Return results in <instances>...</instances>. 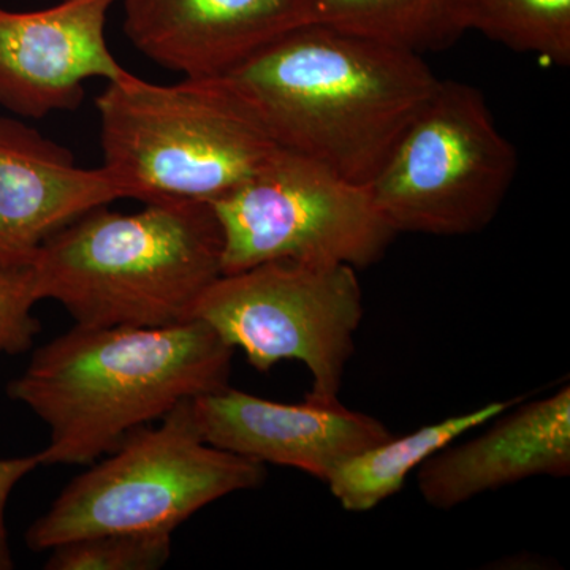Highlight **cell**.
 <instances>
[{
	"label": "cell",
	"mask_w": 570,
	"mask_h": 570,
	"mask_svg": "<svg viewBox=\"0 0 570 570\" xmlns=\"http://www.w3.org/2000/svg\"><path fill=\"white\" fill-rule=\"evenodd\" d=\"M209 78L276 148L362 186L439 85L417 52L317 22Z\"/></svg>",
	"instance_id": "obj_1"
},
{
	"label": "cell",
	"mask_w": 570,
	"mask_h": 570,
	"mask_svg": "<svg viewBox=\"0 0 570 570\" xmlns=\"http://www.w3.org/2000/svg\"><path fill=\"white\" fill-rule=\"evenodd\" d=\"M235 351L198 318L167 326L73 325L7 387L50 430L41 466L92 464L183 401L228 387Z\"/></svg>",
	"instance_id": "obj_2"
},
{
	"label": "cell",
	"mask_w": 570,
	"mask_h": 570,
	"mask_svg": "<svg viewBox=\"0 0 570 570\" xmlns=\"http://www.w3.org/2000/svg\"><path fill=\"white\" fill-rule=\"evenodd\" d=\"M96 206L63 225L32 262L36 291L81 326H167L223 275V234L212 205Z\"/></svg>",
	"instance_id": "obj_3"
},
{
	"label": "cell",
	"mask_w": 570,
	"mask_h": 570,
	"mask_svg": "<svg viewBox=\"0 0 570 570\" xmlns=\"http://www.w3.org/2000/svg\"><path fill=\"white\" fill-rule=\"evenodd\" d=\"M104 165L141 204H209L277 151L214 78L154 85L135 75L97 96Z\"/></svg>",
	"instance_id": "obj_4"
},
{
	"label": "cell",
	"mask_w": 570,
	"mask_h": 570,
	"mask_svg": "<svg viewBox=\"0 0 570 570\" xmlns=\"http://www.w3.org/2000/svg\"><path fill=\"white\" fill-rule=\"evenodd\" d=\"M265 479V464L206 442L193 400L183 401L71 480L26 531V546L39 553L105 532L174 534L198 510Z\"/></svg>",
	"instance_id": "obj_5"
},
{
	"label": "cell",
	"mask_w": 570,
	"mask_h": 570,
	"mask_svg": "<svg viewBox=\"0 0 570 570\" xmlns=\"http://www.w3.org/2000/svg\"><path fill=\"white\" fill-rule=\"evenodd\" d=\"M517 167L482 92L439 80L366 187L396 235L464 236L494 219Z\"/></svg>",
	"instance_id": "obj_6"
},
{
	"label": "cell",
	"mask_w": 570,
	"mask_h": 570,
	"mask_svg": "<svg viewBox=\"0 0 570 570\" xmlns=\"http://www.w3.org/2000/svg\"><path fill=\"white\" fill-rule=\"evenodd\" d=\"M189 318L212 326L261 373L302 362L313 377L306 400L336 404L362 324L363 291L348 265L268 262L217 277Z\"/></svg>",
	"instance_id": "obj_7"
},
{
	"label": "cell",
	"mask_w": 570,
	"mask_h": 570,
	"mask_svg": "<svg viewBox=\"0 0 570 570\" xmlns=\"http://www.w3.org/2000/svg\"><path fill=\"white\" fill-rule=\"evenodd\" d=\"M212 208L223 234V275L277 261L366 268L396 236L366 186L284 149Z\"/></svg>",
	"instance_id": "obj_8"
},
{
	"label": "cell",
	"mask_w": 570,
	"mask_h": 570,
	"mask_svg": "<svg viewBox=\"0 0 570 570\" xmlns=\"http://www.w3.org/2000/svg\"><path fill=\"white\" fill-rule=\"evenodd\" d=\"M116 0H62L50 9L0 7V107L21 118L43 119L75 110L94 78L129 81L108 48V11Z\"/></svg>",
	"instance_id": "obj_9"
},
{
	"label": "cell",
	"mask_w": 570,
	"mask_h": 570,
	"mask_svg": "<svg viewBox=\"0 0 570 570\" xmlns=\"http://www.w3.org/2000/svg\"><path fill=\"white\" fill-rule=\"evenodd\" d=\"M204 439L262 464L294 468L322 482L341 463L387 441L384 423L343 404H284L230 385L194 397Z\"/></svg>",
	"instance_id": "obj_10"
},
{
	"label": "cell",
	"mask_w": 570,
	"mask_h": 570,
	"mask_svg": "<svg viewBox=\"0 0 570 570\" xmlns=\"http://www.w3.org/2000/svg\"><path fill=\"white\" fill-rule=\"evenodd\" d=\"M124 32L163 69L209 78L306 24V0H122Z\"/></svg>",
	"instance_id": "obj_11"
},
{
	"label": "cell",
	"mask_w": 570,
	"mask_h": 570,
	"mask_svg": "<svg viewBox=\"0 0 570 570\" xmlns=\"http://www.w3.org/2000/svg\"><path fill=\"white\" fill-rule=\"evenodd\" d=\"M127 198L105 167L85 168L28 124L0 118V262L31 265L63 225Z\"/></svg>",
	"instance_id": "obj_12"
},
{
	"label": "cell",
	"mask_w": 570,
	"mask_h": 570,
	"mask_svg": "<svg viewBox=\"0 0 570 570\" xmlns=\"http://www.w3.org/2000/svg\"><path fill=\"white\" fill-rule=\"evenodd\" d=\"M504 414L485 433L439 450L419 468L426 504L453 509L527 479L570 475L569 385Z\"/></svg>",
	"instance_id": "obj_13"
},
{
	"label": "cell",
	"mask_w": 570,
	"mask_h": 570,
	"mask_svg": "<svg viewBox=\"0 0 570 570\" xmlns=\"http://www.w3.org/2000/svg\"><path fill=\"white\" fill-rule=\"evenodd\" d=\"M515 404L517 400L494 401L466 414L420 428L406 436L389 438L341 463L325 483L348 512L373 510L401 491L409 474L436 455L439 450L490 423Z\"/></svg>",
	"instance_id": "obj_14"
},
{
	"label": "cell",
	"mask_w": 570,
	"mask_h": 570,
	"mask_svg": "<svg viewBox=\"0 0 570 570\" xmlns=\"http://www.w3.org/2000/svg\"><path fill=\"white\" fill-rule=\"evenodd\" d=\"M307 22L420 52L448 48L466 32L463 0H306Z\"/></svg>",
	"instance_id": "obj_15"
},
{
	"label": "cell",
	"mask_w": 570,
	"mask_h": 570,
	"mask_svg": "<svg viewBox=\"0 0 570 570\" xmlns=\"http://www.w3.org/2000/svg\"><path fill=\"white\" fill-rule=\"evenodd\" d=\"M466 31L570 66V0H463Z\"/></svg>",
	"instance_id": "obj_16"
},
{
	"label": "cell",
	"mask_w": 570,
	"mask_h": 570,
	"mask_svg": "<svg viewBox=\"0 0 570 570\" xmlns=\"http://www.w3.org/2000/svg\"><path fill=\"white\" fill-rule=\"evenodd\" d=\"M170 532H105L52 547L47 570H157L171 557Z\"/></svg>",
	"instance_id": "obj_17"
},
{
	"label": "cell",
	"mask_w": 570,
	"mask_h": 570,
	"mask_svg": "<svg viewBox=\"0 0 570 570\" xmlns=\"http://www.w3.org/2000/svg\"><path fill=\"white\" fill-rule=\"evenodd\" d=\"M39 303L32 265L0 262V354H24L41 325L32 309Z\"/></svg>",
	"instance_id": "obj_18"
},
{
	"label": "cell",
	"mask_w": 570,
	"mask_h": 570,
	"mask_svg": "<svg viewBox=\"0 0 570 570\" xmlns=\"http://www.w3.org/2000/svg\"><path fill=\"white\" fill-rule=\"evenodd\" d=\"M39 466H41L39 453L21 456V459L0 460V570H10L14 566L9 546V534H7V502H9L14 487Z\"/></svg>",
	"instance_id": "obj_19"
}]
</instances>
